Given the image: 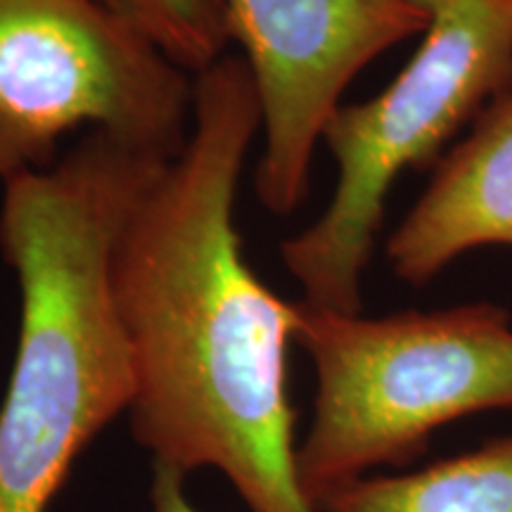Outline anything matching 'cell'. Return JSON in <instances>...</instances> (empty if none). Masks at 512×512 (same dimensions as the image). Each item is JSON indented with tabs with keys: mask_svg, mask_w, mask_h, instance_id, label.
Masks as SVG:
<instances>
[{
	"mask_svg": "<svg viewBox=\"0 0 512 512\" xmlns=\"http://www.w3.org/2000/svg\"><path fill=\"white\" fill-rule=\"evenodd\" d=\"M318 512H512V434L408 475H366L316 503Z\"/></svg>",
	"mask_w": 512,
	"mask_h": 512,
	"instance_id": "ba28073f",
	"label": "cell"
},
{
	"mask_svg": "<svg viewBox=\"0 0 512 512\" xmlns=\"http://www.w3.org/2000/svg\"><path fill=\"white\" fill-rule=\"evenodd\" d=\"M171 159L86 133L43 171L3 185L0 254L22 320L0 408V512H46L74 458L136 394L114 254Z\"/></svg>",
	"mask_w": 512,
	"mask_h": 512,
	"instance_id": "7a4b0ae2",
	"label": "cell"
},
{
	"mask_svg": "<svg viewBox=\"0 0 512 512\" xmlns=\"http://www.w3.org/2000/svg\"><path fill=\"white\" fill-rule=\"evenodd\" d=\"M508 83L512 0H444L401 72L373 98L337 107L320 138L335 159V190L316 221L280 242L302 302L363 313V275L394 183L437 164Z\"/></svg>",
	"mask_w": 512,
	"mask_h": 512,
	"instance_id": "277c9868",
	"label": "cell"
},
{
	"mask_svg": "<svg viewBox=\"0 0 512 512\" xmlns=\"http://www.w3.org/2000/svg\"><path fill=\"white\" fill-rule=\"evenodd\" d=\"M316 375L297 477L316 508L382 465H406L448 422L512 408V316L477 302L368 318L297 302Z\"/></svg>",
	"mask_w": 512,
	"mask_h": 512,
	"instance_id": "3957f363",
	"label": "cell"
},
{
	"mask_svg": "<svg viewBox=\"0 0 512 512\" xmlns=\"http://www.w3.org/2000/svg\"><path fill=\"white\" fill-rule=\"evenodd\" d=\"M192 114L195 76L105 0H0V190L79 128L174 159Z\"/></svg>",
	"mask_w": 512,
	"mask_h": 512,
	"instance_id": "5b68a950",
	"label": "cell"
},
{
	"mask_svg": "<svg viewBox=\"0 0 512 512\" xmlns=\"http://www.w3.org/2000/svg\"><path fill=\"white\" fill-rule=\"evenodd\" d=\"M261 138L249 67L226 55L195 76L183 150L140 197L114 254L133 356V437L157 465L214 467L252 512H318L297 477L287 347L299 323L249 266L235 207Z\"/></svg>",
	"mask_w": 512,
	"mask_h": 512,
	"instance_id": "6da1fadb",
	"label": "cell"
},
{
	"mask_svg": "<svg viewBox=\"0 0 512 512\" xmlns=\"http://www.w3.org/2000/svg\"><path fill=\"white\" fill-rule=\"evenodd\" d=\"M185 475L174 467L155 463L152 479V512H197L185 496Z\"/></svg>",
	"mask_w": 512,
	"mask_h": 512,
	"instance_id": "30bf717a",
	"label": "cell"
},
{
	"mask_svg": "<svg viewBox=\"0 0 512 512\" xmlns=\"http://www.w3.org/2000/svg\"><path fill=\"white\" fill-rule=\"evenodd\" d=\"M479 247H512V83L434 164L384 256L401 283L422 287Z\"/></svg>",
	"mask_w": 512,
	"mask_h": 512,
	"instance_id": "52a82bcc",
	"label": "cell"
},
{
	"mask_svg": "<svg viewBox=\"0 0 512 512\" xmlns=\"http://www.w3.org/2000/svg\"><path fill=\"white\" fill-rule=\"evenodd\" d=\"M413 3H415V5H418V8H422V10H425V12H427V15H432V12H434V10H437V8H439V5H441V3H444V0H413Z\"/></svg>",
	"mask_w": 512,
	"mask_h": 512,
	"instance_id": "8fae6325",
	"label": "cell"
},
{
	"mask_svg": "<svg viewBox=\"0 0 512 512\" xmlns=\"http://www.w3.org/2000/svg\"><path fill=\"white\" fill-rule=\"evenodd\" d=\"M261 105L256 200L290 216L309 197L311 164L342 95L370 62L425 34L413 0H223Z\"/></svg>",
	"mask_w": 512,
	"mask_h": 512,
	"instance_id": "8992f818",
	"label": "cell"
},
{
	"mask_svg": "<svg viewBox=\"0 0 512 512\" xmlns=\"http://www.w3.org/2000/svg\"><path fill=\"white\" fill-rule=\"evenodd\" d=\"M114 12L197 76L228 55L230 29L223 0H105Z\"/></svg>",
	"mask_w": 512,
	"mask_h": 512,
	"instance_id": "9c48e42d",
	"label": "cell"
}]
</instances>
